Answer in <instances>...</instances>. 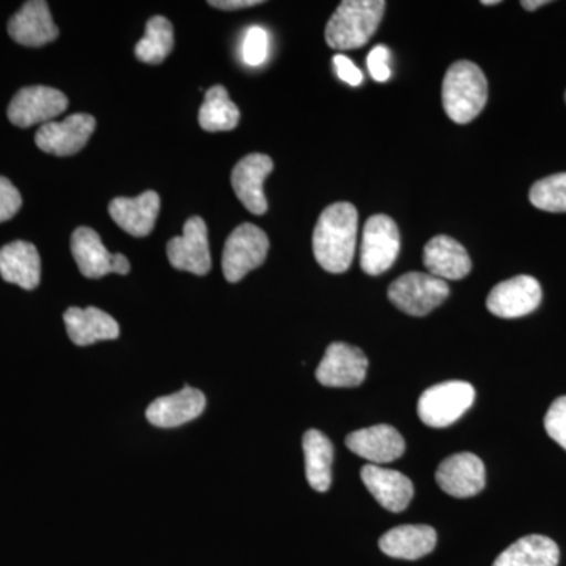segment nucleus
<instances>
[{"label": "nucleus", "instance_id": "obj_1", "mask_svg": "<svg viewBox=\"0 0 566 566\" xmlns=\"http://www.w3.org/2000/svg\"><path fill=\"white\" fill-rule=\"evenodd\" d=\"M356 207L340 202L331 205L319 216L314 230V255L327 273H346L352 266L357 241Z\"/></svg>", "mask_w": 566, "mask_h": 566}, {"label": "nucleus", "instance_id": "obj_2", "mask_svg": "<svg viewBox=\"0 0 566 566\" xmlns=\"http://www.w3.org/2000/svg\"><path fill=\"white\" fill-rule=\"evenodd\" d=\"M385 11V0H345L327 22L324 39L337 51L363 48L378 31Z\"/></svg>", "mask_w": 566, "mask_h": 566}, {"label": "nucleus", "instance_id": "obj_3", "mask_svg": "<svg viewBox=\"0 0 566 566\" xmlns=\"http://www.w3.org/2000/svg\"><path fill=\"white\" fill-rule=\"evenodd\" d=\"M488 102V81L475 63L460 61L447 70L442 84V104L450 120L471 123L482 114Z\"/></svg>", "mask_w": 566, "mask_h": 566}, {"label": "nucleus", "instance_id": "obj_4", "mask_svg": "<svg viewBox=\"0 0 566 566\" xmlns=\"http://www.w3.org/2000/svg\"><path fill=\"white\" fill-rule=\"evenodd\" d=\"M270 251V240L260 227L241 223L223 245L222 273L230 283L240 282L251 271L262 266Z\"/></svg>", "mask_w": 566, "mask_h": 566}, {"label": "nucleus", "instance_id": "obj_5", "mask_svg": "<svg viewBox=\"0 0 566 566\" xmlns=\"http://www.w3.org/2000/svg\"><path fill=\"white\" fill-rule=\"evenodd\" d=\"M475 389L469 382L447 381L430 387L420 397L417 411L427 427H450L474 405Z\"/></svg>", "mask_w": 566, "mask_h": 566}, {"label": "nucleus", "instance_id": "obj_6", "mask_svg": "<svg viewBox=\"0 0 566 566\" xmlns=\"http://www.w3.org/2000/svg\"><path fill=\"white\" fill-rule=\"evenodd\" d=\"M389 301L405 314L424 316L449 297L446 281L428 273H408L390 283Z\"/></svg>", "mask_w": 566, "mask_h": 566}, {"label": "nucleus", "instance_id": "obj_7", "mask_svg": "<svg viewBox=\"0 0 566 566\" xmlns=\"http://www.w3.org/2000/svg\"><path fill=\"white\" fill-rule=\"evenodd\" d=\"M400 248V230L394 219L386 214L371 216L364 227L360 268L370 275L386 273L398 259Z\"/></svg>", "mask_w": 566, "mask_h": 566}, {"label": "nucleus", "instance_id": "obj_8", "mask_svg": "<svg viewBox=\"0 0 566 566\" xmlns=\"http://www.w3.org/2000/svg\"><path fill=\"white\" fill-rule=\"evenodd\" d=\"M71 252L81 274L87 279H102L107 274L126 275L132 270L122 253H111L102 238L91 227H80L71 237Z\"/></svg>", "mask_w": 566, "mask_h": 566}, {"label": "nucleus", "instance_id": "obj_9", "mask_svg": "<svg viewBox=\"0 0 566 566\" xmlns=\"http://www.w3.org/2000/svg\"><path fill=\"white\" fill-rule=\"evenodd\" d=\"M69 107L65 93L46 87V85H32L21 88L11 99L9 120L20 128H31L33 125H46L52 118L59 117Z\"/></svg>", "mask_w": 566, "mask_h": 566}, {"label": "nucleus", "instance_id": "obj_10", "mask_svg": "<svg viewBox=\"0 0 566 566\" xmlns=\"http://www.w3.org/2000/svg\"><path fill=\"white\" fill-rule=\"evenodd\" d=\"M167 256L175 270L196 275L210 273V243L207 223L202 218L193 216L186 221L181 237H175L167 243Z\"/></svg>", "mask_w": 566, "mask_h": 566}, {"label": "nucleus", "instance_id": "obj_11", "mask_svg": "<svg viewBox=\"0 0 566 566\" xmlns=\"http://www.w3.org/2000/svg\"><path fill=\"white\" fill-rule=\"evenodd\" d=\"M542 285L532 275H516L491 290L486 307L499 318H521L532 314L542 304Z\"/></svg>", "mask_w": 566, "mask_h": 566}, {"label": "nucleus", "instance_id": "obj_12", "mask_svg": "<svg viewBox=\"0 0 566 566\" xmlns=\"http://www.w3.org/2000/svg\"><path fill=\"white\" fill-rule=\"evenodd\" d=\"M96 120L91 114H74L62 122H50L35 134V144L41 151L54 156H71L87 145Z\"/></svg>", "mask_w": 566, "mask_h": 566}, {"label": "nucleus", "instance_id": "obj_13", "mask_svg": "<svg viewBox=\"0 0 566 566\" xmlns=\"http://www.w3.org/2000/svg\"><path fill=\"white\" fill-rule=\"evenodd\" d=\"M367 356L357 346L337 342L327 346L316 379L326 387H357L367 378Z\"/></svg>", "mask_w": 566, "mask_h": 566}, {"label": "nucleus", "instance_id": "obj_14", "mask_svg": "<svg viewBox=\"0 0 566 566\" xmlns=\"http://www.w3.org/2000/svg\"><path fill=\"white\" fill-rule=\"evenodd\" d=\"M436 482L444 493L453 497H472L485 488V464L474 453H457L439 464Z\"/></svg>", "mask_w": 566, "mask_h": 566}, {"label": "nucleus", "instance_id": "obj_15", "mask_svg": "<svg viewBox=\"0 0 566 566\" xmlns=\"http://www.w3.org/2000/svg\"><path fill=\"white\" fill-rule=\"evenodd\" d=\"M273 169V159L270 156L260 155V153L245 156L234 166L232 172L233 191L237 193L238 200L252 214L262 216L268 211L263 185Z\"/></svg>", "mask_w": 566, "mask_h": 566}, {"label": "nucleus", "instance_id": "obj_16", "mask_svg": "<svg viewBox=\"0 0 566 566\" xmlns=\"http://www.w3.org/2000/svg\"><path fill=\"white\" fill-rule=\"evenodd\" d=\"M346 447L353 453L370 461V464H387L403 457L406 444L403 436L390 424H376L354 431L346 438Z\"/></svg>", "mask_w": 566, "mask_h": 566}, {"label": "nucleus", "instance_id": "obj_17", "mask_svg": "<svg viewBox=\"0 0 566 566\" xmlns=\"http://www.w3.org/2000/svg\"><path fill=\"white\" fill-rule=\"evenodd\" d=\"M9 35L18 44L41 48L57 40L59 28L52 21L50 6L43 0H31L9 21Z\"/></svg>", "mask_w": 566, "mask_h": 566}, {"label": "nucleus", "instance_id": "obj_18", "mask_svg": "<svg viewBox=\"0 0 566 566\" xmlns=\"http://www.w3.org/2000/svg\"><path fill=\"white\" fill-rule=\"evenodd\" d=\"M360 479L376 502L389 512L400 513L408 509L415 495V485L408 476L381 465L367 464L360 471Z\"/></svg>", "mask_w": 566, "mask_h": 566}, {"label": "nucleus", "instance_id": "obj_19", "mask_svg": "<svg viewBox=\"0 0 566 566\" xmlns=\"http://www.w3.org/2000/svg\"><path fill=\"white\" fill-rule=\"evenodd\" d=\"M207 398L200 390L185 387L180 392L153 401L147 409V420L158 428H177L203 415Z\"/></svg>", "mask_w": 566, "mask_h": 566}, {"label": "nucleus", "instance_id": "obj_20", "mask_svg": "<svg viewBox=\"0 0 566 566\" xmlns=\"http://www.w3.org/2000/svg\"><path fill=\"white\" fill-rule=\"evenodd\" d=\"M161 199L155 191H147L128 199L117 197L109 205V214L120 229L133 237L144 238L155 229Z\"/></svg>", "mask_w": 566, "mask_h": 566}, {"label": "nucleus", "instance_id": "obj_21", "mask_svg": "<svg viewBox=\"0 0 566 566\" xmlns=\"http://www.w3.org/2000/svg\"><path fill=\"white\" fill-rule=\"evenodd\" d=\"M423 264L428 274L442 281H461L472 270V262L464 245L446 234L434 237L424 245Z\"/></svg>", "mask_w": 566, "mask_h": 566}, {"label": "nucleus", "instance_id": "obj_22", "mask_svg": "<svg viewBox=\"0 0 566 566\" xmlns=\"http://www.w3.org/2000/svg\"><path fill=\"white\" fill-rule=\"evenodd\" d=\"M70 340L77 346H88L96 342L115 340L120 335V326L106 312L96 307H70L63 315Z\"/></svg>", "mask_w": 566, "mask_h": 566}, {"label": "nucleus", "instance_id": "obj_23", "mask_svg": "<svg viewBox=\"0 0 566 566\" xmlns=\"http://www.w3.org/2000/svg\"><path fill=\"white\" fill-rule=\"evenodd\" d=\"M0 275L3 281L21 289L35 290L40 285L41 260L35 245L14 241L0 249Z\"/></svg>", "mask_w": 566, "mask_h": 566}, {"label": "nucleus", "instance_id": "obj_24", "mask_svg": "<svg viewBox=\"0 0 566 566\" xmlns=\"http://www.w3.org/2000/svg\"><path fill=\"white\" fill-rule=\"evenodd\" d=\"M438 534L430 526L395 527L381 536L379 547L386 556L403 558V560H417L428 556L434 549Z\"/></svg>", "mask_w": 566, "mask_h": 566}, {"label": "nucleus", "instance_id": "obj_25", "mask_svg": "<svg viewBox=\"0 0 566 566\" xmlns=\"http://www.w3.org/2000/svg\"><path fill=\"white\" fill-rule=\"evenodd\" d=\"M560 551L545 535H527L517 539L495 558L493 566H557Z\"/></svg>", "mask_w": 566, "mask_h": 566}, {"label": "nucleus", "instance_id": "obj_26", "mask_svg": "<svg viewBox=\"0 0 566 566\" xmlns=\"http://www.w3.org/2000/svg\"><path fill=\"white\" fill-rule=\"evenodd\" d=\"M303 447L308 485L318 493H326L333 483V442L322 431L308 430L304 434Z\"/></svg>", "mask_w": 566, "mask_h": 566}, {"label": "nucleus", "instance_id": "obj_27", "mask_svg": "<svg viewBox=\"0 0 566 566\" xmlns=\"http://www.w3.org/2000/svg\"><path fill=\"white\" fill-rule=\"evenodd\" d=\"M200 126L208 133L232 132L240 123V109L230 99L229 92L222 85H214L205 95L199 112Z\"/></svg>", "mask_w": 566, "mask_h": 566}, {"label": "nucleus", "instance_id": "obj_28", "mask_svg": "<svg viewBox=\"0 0 566 566\" xmlns=\"http://www.w3.org/2000/svg\"><path fill=\"white\" fill-rule=\"evenodd\" d=\"M174 25L164 17L148 20L144 39L136 44V57L140 62L158 65L169 57L174 50Z\"/></svg>", "mask_w": 566, "mask_h": 566}, {"label": "nucleus", "instance_id": "obj_29", "mask_svg": "<svg viewBox=\"0 0 566 566\" xmlns=\"http://www.w3.org/2000/svg\"><path fill=\"white\" fill-rule=\"evenodd\" d=\"M528 199L535 208L549 212H566V172L551 175L532 186Z\"/></svg>", "mask_w": 566, "mask_h": 566}, {"label": "nucleus", "instance_id": "obj_30", "mask_svg": "<svg viewBox=\"0 0 566 566\" xmlns=\"http://www.w3.org/2000/svg\"><path fill=\"white\" fill-rule=\"evenodd\" d=\"M268 48H270V40L268 33L263 28L253 25L245 33L243 43V59L248 65L260 66L268 57Z\"/></svg>", "mask_w": 566, "mask_h": 566}, {"label": "nucleus", "instance_id": "obj_31", "mask_svg": "<svg viewBox=\"0 0 566 566\" xmlns=\"http://www.w3.org/2000/svg\"><path fill=\"white\" fill-rule=\"evenodd\" d=\"M546 433L566 450V397H558L545 417Z\"/></svg>", "mask_w": 566, "mask_h": 566}, {"label": "nucleus", "instance_id": "obj_32", "mask_svg": "<svg viewBox=\"0 0 566 566\" xmlns=\"http://www.w3.org/2000/svg\"><path fill=\"white\" fill-rule=\"evenodd\" d=\"M22 197L13 182L0 177V222L10 221L21 210Z\"/></svg>", "mask_w": 566, "mask_h": 566}, {"label": "nucleus", "instance_id": "obj_33", "mask_svg": "<svg viewBox=\"0 0 566 566\" xmlns=\"http://www.w3.org/2000/svg\"><path fill=\"white\" fill-rule=\"evenodd\" d=\"M390 61V51L387 50L385 44H379V46L374 48L368 54L367 65L368 70H370L371 77L378 82H386L390 80V71L389 66Z\"/></svg>", "mask_w": 566, "mask_h": 566}, {"label": "nucleus", "instance_id": "obj_34", "mask_svg": "<svg viewBox=\"0 0 566 566\" xmlns=\"http://www.w3.org/2000/svg\"><path fill=\"white\" fill-rule=\"evenodd\" d=\"M334 66L335 71H337V76L340 77L342 81L346 82V84L353 85V87H357V85L363 84V71L357 69V66L354 65L353 61H349V59L346 57V55H335Z\"/></svg>", "mask_w": 566, "mask_h": 566}, {"label": "nucleus", "instance_id": "obj_35", "mask_svg": "<svg viewBox=\"0 0 566 566\" xmlns=\"http://www.w3.org/2000/svg\"><path fill=\"white\" fill-rule=\"evenodd\" d=\"M211 7L219 10H241L249 9V7L262 6V0H211Z\"/></svg>", "mask_w": 566, "mask_h": 566}, {"label": "nucleus", "instance_id": "obj_36", "mask_svg": "<svg viewBox=\"0 0 566 566\" xmlns=\"http://www.w3.org/2000/svg\"><path fill=\"white\" fill-rule=\"evenodd\" d=\"M547 0H523L521 2V6L524 7L527 11H535L536 9H539V7L546 6Z\"/></svg>", "mask_w": 566, "mask_h": 566}, {"label": "nucleus", "instance_id": "obj_37", "mask_svg": "<svg viewBox=\"0 0 566 566\" xmlns=\"http://www.w3.org/2000/svg\"><path fill=\"white\" fill-rule=\"evenodd\" d=\"M497 3H501V2H499V0H482V6L491 7V6H497Z\"/></svg>", "mask_w": 566, "mask_h": 566}, {"label": "nucleus", "instance_id": "obj_38", "mask_svg": "<svg viewBox=\"0 0 566 566\" xmlns=\"http://www.w3.org/2000/svg\"><path fill=\"white\" fill-rule=\"evenodd\" d=\"M565 102H566V93H565Z\"/></svg>", "mask_w": 566, "mask_h": 566}]
</instances>
